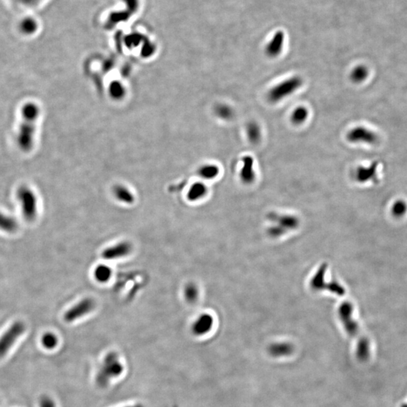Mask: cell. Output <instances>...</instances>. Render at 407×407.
I'll use <instances>...</instances> for the list:
<instances>
[{"label": "cell", "instance_id": "d6986e66", "mask_svg": "<svg viewBox=\"0 0 407 407\" xmlns=\"http://www.w3.org/2000/svg\"><path fill=\"white\" fill-rule=\"evenodd\" d=\"M246 133L248 140L252 143H258L262 138V129L256 122H250L247 125Z\"/></svg>", "mask_w": 407, "mask_h": 407}, {"label": "cell", "instance_id": "e0dca14e", "mask_svg": "<svg viewBox=\"0 0 407 407\" xmlns=\"http://www.w3.org/2000/svg\"><path fill=\"white\" fill-rule=\"evenodd\" d=\"M207 193V188L202 183H196L188 190L187 198L191 202H196L203 199Z\"/></svg>", "mask_w": 407, "mask_h": 407}, {"label": "cell", "instance_id": "52a82bcc", "mask_svg": "<svg viewBox=\"0 0 407 407\" xmlns=\"http://www.w3.org/2000/svg\"><path fill=\"white\" fill-rule=\"evenodd\" d=\"M96 306V302L92 298L87 297L77 302L65 313L63 319L66 322L71 323L91 313Z\"/></svg>", "mask_w": 407, "mask_h": 407}, {"label": "cell", "instance_id": "ac0fdd59", "mask_svg": "<svg viewBox=\"0 0 407 407\" xmlns=\"http://www.w3.org/2000/svg\"><path fill=\"white\" fill-rule=\"evenodd\" d=\"M183 297L189 304L197 302L199 298V288L194 282H188L183 289Z\"/></svg>", "mask_w": 407, "mask_h": 407}, {"label": "cell", "instance_id": "4fadbf2b", "mask_svg": "<svg viewBox=\"0 0 407 407\" xmlns=\"http://www.w3.org/2000/svg\"><path fill=\"white\" fill-rule=\"evenodd\" d=\"M271 221L275 223V226L280 228L283 232L288 230H293L297 229L299 226V220L295 216L292 215H283V216H277L271 215Z\"/></svg>", "mask_w": 407, "mask_h": 407}, {"label": "cell", "instance_id": "f546056e", "mask_svg": "<svg viewBox=\"0 0 407 407\" xmlns=\"http://www.w3.org/2000/svg\"><path fill=\"white\" fill-rule=\"evenodd\" d=\"M111 91L115 97H119L123 94V88L118 84H114L113 86L111 88Z\"/></svg>", "mask_w": 407, "mask_h": 407}, {"label": "cell", "instance_id": "ba28073f", "mask_svg": "<svg viewBox=\"0 0 407 407\" xmlns=\"http://www.w3.org/2000/svg\"><path fill=\"white\" fill-rule=\"evenodd\" d=\"M347 139L352 143H376L378 140V136L368 128L363 126H357L352 128L347 134Z\"/></svg>", "mask_w": 407, "mask_h": 407}, {"label": "cell", "instance_id": "484cf974", "mask_svg": "<svg viewBox=\"0 0 407 407\" xmlns=\"http://www.w3.org/2000/svg\"><path fill=\"white\" fill-rule=\"evenodd\" d=\"M217 115L223 120H229L233 117L234 111L232 107L226 104H219L215 109Z\"/></svg>", "mask_w": 407, "mask_h": 407}, {"label": "cell", "instance_id": "1f68e13d", "mask_svg": "<svg viewBox=\"0 0 407 407\" xmlns=\"http://www.w3.org/2000/svg\"><path fill=\"white\" fill-rule=\"evenodd\" d=\"M130 407H143V406H142V405L138 404V405H136V406H130Z\"/></svg>", "mask_w": 407, "mask_h": 407}, {"label": "cell", "instance_id": "8992f818", "mask_svg": "<svg viewBox=\"0 0 407 407\" xmlns=\"http://www.w3.org/2000/svg\"><path fill=\"white\" fill-rule=\"evenodd\" d=\"M26 326L22 321H16L8 330L0 337V357L7 354L8 351L15 344L16 340L23 333Z\"/></svg>", "mask_w": 407, "mask_h": 407}, {"label": "cell", "instance_id": "277c9868", "mask_svg": "<svg viewBox=\"0 0 407 407\" xmlns=\"http://www.w3.org/2000/svg\"><path fill=\"white\" fill-rule=\"evenodd\" d=\"M302 84L303 80L298 76L285 79L271 88L268 93V98L272 103L280 102L296 92L300 88Z\"/></svg>", "mask_w": 407, "mask_h": 407}, {"label": "cell", "instance_id": "83f0119b", "mask_svg": "<svg viewBox=\"0 0 407 407\" xmlns=\"http://www.w3.org/2000/svg\"><path fill=\"white\" fill-rule=\"evenodd\" d=\"M42 343L47 349H53L58 343V339L55 334L46 332L42 338Z\"/></svg>", "mask_w": 407, "mask_h": 407}, {"label": "cell", "instance_id": "7402d4cb", "mask_svg": "<svg viewBox=\"0 0 407 407\" xmlns=\"http://www.w3.org/2000/svg\"><path fill=\"white\" fill-rule=\"evenodd\" d=\"M37 20L31 17H25L20 21L19 29L25 35L34 34L38 30Z\"/></svg>", "mask_w": 407, "mask_h": 407}, {"label": "cell", "instance_id": "8fae6325", "mask_svg": "<svg viewBox=\"0 0 407 407\" xmlns=\"http://www.w3.org/2000/svg\"><path fill=\"white\" fill-rule=\"evenodd\" d=\"M285 34L282 31L275 32L266 47L265 52L268 57L275 58L281 55L284 45Z\"/></svg>", "mask_w": 407, "mask_h": 407}, {"label": "cell", "instance_id": "5b68a950", "mask_svg": "<svg viewBox=\"0 0 407 407\" xmlns=\"http://www.w3.org/2000/svg\"><path fill=\"white\" fill-rule=\"evenodd\" d=\"M17 197L21 205L23 218L33 221L37 216V199L33 190L28 186H20L17 189Z\"/></svg>", "mask_w": 407, "mask_h": 407}, {"label": "cell", "instance_id": "f1b7e54d", "mask_svg": "<svg viewBox=\"0 0 407 407\" xmlns=\"http://www.w3.org/2000/svg\"><path fill=\"white\" fill-rule=\"evenodd\" d=\"M39 406L40 407H55V403L51 397L47 396H43L41 397L39 400Z\"/></svg>", "mask_w": 407, "mask_h": 407}, {"label": "cell", "instance_id": "9c48e42d", "mask_svg": "<svg viewBox=\"0 0 407 407\" xmlns=\"http://www.w3.org/2000/svg\"><path fill=\"white\" fill-rule=\"evenodd\" d=\"M132 250L131 243L123 241L105 248L101 253V257L106 260H115L128 256L132 252Z\"/></svg>", "mask_w": 407, "mask_h": 407}, {"label": "cell", "instance_id": "ffe728a7", "mask_svg": "<svg viewBox=\"0 0 407 407\" xmlns=\"http://www.w3.org/2000/svg\"><path fill=\"white\" fill-rule=\"evenodd\" d=\"M112 275V269L105 264H101V265L95 267L94 277L96 281L99 282V283H107L110 281Z\"/></svg>", "mask_w": 407, "mask_h": 407}, {"label": "cell", "instance_id": "30bf717a", "mask_svg": "<svg viewBox=\"0 0 407 407\" xmlns=\"http://www.w3.org/2000/svg\"><path fill=\"white\" fill-rule=\"evenodd\" d=\"M214 324V319L211 315L204 313L199 315L191 325V332L195 336L202 337L208 333Z\"/></svg>", "mask_w": 407, "mask_h": 407}, {"label": "cell", "instance_id": "4dcf8cb0", "mask_svg": "<svg viewBox=\"0 0 407 407\" xmlns=\"http://www.w3.org/2000/svg\"><path fill=\"white\" fill-rule=\"evenodd\" d=\"M17 1L26 6H33L37 4L39 0H17Z\"/></svg>", "mask_w": 407, "mask_h": 407}, {"label": "cell", "instance_id": "cb8c5ba5", "mask_svg": "<svg viewBox=\"0 0 407 407\" xmlns=\"http://www.w3.org/2000/svg\"><path fill=\"white\" fill-rule=\"evenodd\" d=\"M327 269V265H323L322 267L319 268V270L312 278L311 286L315 291H321V290L324 289V286L325 285L324 284V275H325Z\"/></svg>", "mask_w": 407, "mask_h": 407}, {"label": "cell", "instance_id": "44dd1931", "mask_svg": "<svg viewBox=\"0 0 407 407\" xmlns=\"http://www.w3.org/2000/svg\"><path fill=\"white\" fill-rule=\"evenodd\" d=\"M369 77V69L364 65L355 66L350 74V79L354 83H362Z\"/></svg>", "mask_w": 407, "mask_h": 407}, {"label": "cell", "instance_id": "d6a6232c", "mask_svg": "<svg viewBox=\"0 0 407 407\" xmlns=\"http://www.w3.org/2000/svg\"><path fill=\"white\" fill-rule=\"evenodd\" d=\"M406 407H407V406H406Z\"/></svg>", "mask_w": 407, "mask_h": 407}, {"label": "cell", "instance_id": "603a6c76", "mask_svg": "<svg viewBox=\"0 0 407 407\" xmlns=\"http://www.w3.org/2000/svg\"><path fill=\"white\" fill-rule=\"evenodd\" d=\"M18 228L15 219L0 212V229L5 232H14Z\"/></svg>", "mask_w": 407, "mask_h": 407}, {"label": "cell", "instance_id": "9a60e30c", "mask_svg": "<svg viewBox=\"0 0 407 407\" xmlns=\"http://www.w3.org/2000/svg\"><path fill=\"white\" fill-rule=\"evenodd\" d=\"M378 163L374 162L369 167H360L355 173V178L360 183H366L376 177Z\"/></svg>", "mask_w": 407, "mask_h": 407}, {"label": "cell", "instance_id": "d4e9b609", "mask_svg": "<svg viewBox=\"0 0 407 407\" xmlns=\"http://www.w3.org/2000/svg\"><path fill=\"white\" fill-rule=\"evenodd\" d=\"M308 117V109L305 107H298L291 114V121L294 124L301 125L306 121Z\"/></svg>", "mask_w": 407, "mask_h": 407}, {"label": "cell", "instance_id": "7c38bea8", "mask_svg": "<svg viewBox=\"0 0 407 407\" xmlns=\"http://www.w3.org/2000/svg\"><path fill=\"white\" fill-rule=\"evenodd\" d=\"M240 179L245 184H251L256 179L254 170V159L246 156L242 158V167L240 171Z\"/></svg>", "mask_w": 407, "mask_h": 407}, {"label": "cell", "instance_id": "7a4b0ae2", "mask_svg": "<svg viewBox=\"0 0 407 407\" xmlns=\"http://www.w3.org/2000/svg\"><path fill=\"white\" fill-rule=\"evenodd\" d=\"M339 316L346 332L351 337L357 339V357L361 361H366L370 357V344L368 340L360 335L358 325L353 318L352 305L344 302L339 308Z\"/></svg>", "mask_w": 407, "mask_h": 407}, {"label": "cell", "instance_id": "3957f363", "mask_svg": "<svg viewBox=\"0 0 407 407\" xmlns=\"http://www.w3.org/2000/svg\"><path fill=\"white\" fill-rule=\"evenodd\" d=\"M124 367L116 352L108 353L97 374V384L101 388L106 387L112 378H117L123 373Z\"/></svg>", "mask_w": 407, "mask_h": 407}, {"label": "cell", "instance_id": "2e32d148", "mask_svg": "<svg viewBox=\"0 0 407 407\" xmlns=\"http://www.w3.org/2000/svg\"><path fill=\"white\" fill-rule=\"evenodd\" d=\"M115 199L122 203L131 204L134 202V196L128 188L123 186H116L113 188Z\"/></svg>", "mask_w": 407, "mask_h": 407}, {"label": "cell", "instance_id": "4316f807", "mask_svg": "<svg viewBox=\"0 0 407 407\" xmlns=\"http://www.w3.org/2000/svg\"><path fill=\"white\" fill-rule=\"evenodd\" d=\"M199 174L204 179L207 180H211V179L215 178L219 174V169L216 165L213 164H207L204 165L200 169Z\"/></svg>", "mask_w": 407, "mask_h": 407}, {"label": "cell", "instance_id": "6da1fadb", "mask_svg": "<svg viewBox=\"0 0 407 407\" xmlns=\"http://www.w3.org/2000/svg\"><path fill=\"white\" fill-rule=\"evenodd\" d=\"M39 113V107L34 103H28L22 107L21 122L17 136V145L22 151L29 152L33 149Z\"/></svg>", "mask_w": 407, "mask_h": 407}, {"label": "cell", "instance_id": "5bb4252c", "mask_svg": "<svg viewBox=\"0 0 407 407\" xmlns=\"http://www.w3.org/2000/svg\"><path fill=\"white\" fill-rule=\"evenodd\" d=\"M294 351V345L289 343H273L268 348L269 354L274 357H288L292 354Z\"/></svg>", "mask_w": 407, "mask_h": 407}]
</instances>
